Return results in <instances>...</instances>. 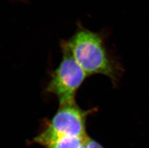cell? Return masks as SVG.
<instances>
[{
    "instance_id": "cell-6",
    "label": "cell",
    "mask_w": 149,
    "mask_h": 148,
    "mask_svg": "<svg viewBox=\"0 0 149 148\" xmlns=\"http://www.w3.org/2000/svg\"><path fill=\"white\" fill-rule=\"evenodd\" d=\"M86 140H85V141H84V142H83V143H82V144L79 146V147L78 148H86Z\"/></svg>"
},
{
    "instance_id": "cell-5",
    "label": "cell",
    "mask_w": 149,
    "mask_h": 148,
    "mask_svg": "<svg viewBox=\"0 0 149 148\" xmlns=\"http://www.w3.org/2000/svg\"><path fill=\"white\" fill-rule=\"evenodd\" d=\"M86 148H104L99 143L88 137L86 138Z\"/></svg>"
},
{
    "instance_id": "cell-2",
    "label": "cell",
    "mask_w": 149,
    "mask_h": 148,
    "mask_svg": "<svg viewBox=\"0 0 149 148\" xmlns=\"http://www.w3.org/2000/svg\"><path fill=\"white\" fill-rule=\"evenodd\" d=\"M91 111L81 109L75 102L60 105L54 116L44 130L35 137L33 143L45 147L58 138L64 137L86 138V119Z\"/></svg>"
},
{
    "instance_id": "cell-4",
    "label": "cell",
    "mask_w": 149,
    "mask_h": 148,
    "mask_svg": "<svg viewBox=\"0 0 149 148\" xmlns=\"http://www.w3.org/2000/svg\"><path fill=\"white\" fill-rule=\"evenodd\" d=\"M88 137V136H87ZM64 137L58 138L45 146V148H78L86 138Z\"/></svg>"
},
{
    "instance_id": "cell-3",
    "label": "cell",
    "mask_w": 149,
    "mask_h": 148,
    "mask_svg": "<svg viewBox=\"0 0 149 148\" xmlns=\"http://www.w3.org/2000/svg\"><path fill=\"white\" fill-rule=\"evenodd\" d=\"M62 60L54 72L47 91L58 98L60 105L74 102L77 89L87 76L70 53L63 48Z\"/></svg>"
},
{
    "instance_id": "cell-1",
    "label": "cell",
    "mask_w": 149,
    "mask_h": 148,
    "mask_svg": "<svg viewBox=\"0 0 149 148\" xmlns=\"http://www.w3.org/2000/svg\"><path fill=\"white\" fill-rule=\"evenodd\" d=\"M61 46L70 53L87 75L102 74L116 79V69L100 33L93 32L78 23L73 36L62 41Z\"/></svg>"
}]
</instances>
